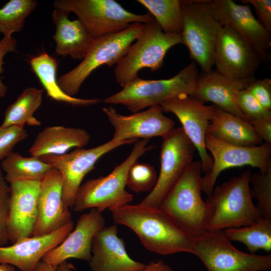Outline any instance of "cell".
<instances>
[{
	"mask_svg": "<svg viewBox=\"0 0 271 271\" xmlns=\"http://www.w3.org/2000/svg\"><path fill=\"white\" fill-rule=\"evenodd\" d=\"M24 127L16 125L0 126V161H3L13 152L15 146L28 137Z\"/></svg>",
	"mask_w": 271,
	"mask_h": 271,
	"instance_id": "cell-36",
	"label": "cell"
},
{
	"mask_svg": "<svg viewBox=\"0 0 271 271\" xmlns=\"http://www.w3.org/2000/svg\"><path fill=\"white\" fill-rule=\"evenodd\" d=\"M202 172L200 160L193 162L160 206L192 238L207 230V208L201 195Z\"/></svg>",
	"mask_w": 271,
	"mask_h": 271,
	"instance_id": "cell-5",
	"label": "cell"
},
{
	"mask_svg": "<svg viewBox=\"0 0 271 271\" xmlns=\"http://www.w3.org/2000/svg\"><path fill=\"white\" fill-rule=\"evenodd\" d=\"M72 265L64 261L60 264L57 267V271H71Z\"/></svg>",
	"mask_w": 271,
	"mask_h": 271,
	"instance_id": "cell-44",
	"label": "cell"
},
{
	"mask_svg": "<svg viewBox=\"0 0 271 271\" xmlns=\"http://www.w3.org/2000/svg\"><path fill=\"white\" fill-rule=\"evenodd\" d=\"M182 43L180 35L164 33L153 19L144 24L141 35L129 47L125 55L116 64V82L123 87L138 77L143 68L157 71L163 66L168 51Z\"/></svg>",
	"mask_w": 271,
	"mask_h": 271,
	"instance_id": "cell-7",
	"label": "cell"
},
{
	"mask_svg": "<svg viewBox=\"0 0 271 271\" xmlns=\"http://www.w3.org/2000/svg\"><path fill=\"white\" fill-rule=\"evenodd\" d=\"M207 135L227 144L241 146H257L263 142L251 123L216 105Z\"/></svg>",
	"mask_w": 271,
	"mask_h": 271,
	"instance_id": "cell-26",
	"label": "cell"
},
{
	"mask_svg": "<svg viewBox=\"0 0 271 271\" xmlns=\"http://www.w3.org/2000/svg\"><path fill=\"white\" fill-rule=\"evenodd\" d=\"M160 171L153 189L139 204L159 207L163 199L193 162L196 149L182 127L174 128L163 138Z\"/></svg>",
	"mask_w": 271,
	"mask_h": 271,
	"instance_id": "cell-11",
	"label": "cell"
},
{
	"mask_svg": "<svg viewBox=\"0 0 271 271\" xmlns=\"http://www.w3.org/2000/svg\"><path fill=\"white\" fill-rule=\"evenodd\" d=\"M72 220L47 234L21 239L9 246H0V263L32 271L49 251L60 244L73 229Z\"/></svg>",
	"mask_w": 271,
	"mask_h": 271,
	"instance_id": "cell-20",
	"label": "cell"
},
{
	"mask_svg": "<svg viewBox=\"0 0 271 271\" xmlns=\"http://www.w3.org/2000/svg\"><path fill=\"white\" fill-rule=\"evenodd\" d=\"M40 181H21L10 183L7 232L12 244L31 236L38 216Z\"/></svg>",
	"mask_w": 271,
	"mask_h": 271,
	"instance_id": "cell-18",
	"label": "cell"
},
{
	"mask_svg": "<svg viewBox=\"0 0 271 271\" xmlns=\"http://www.w3.org/2000/svg\"><path fill=\"white\" fill-rule=\"evenodd\" d=\"M117 232L115 224L104 226L95 235L88 261L91 271H141L145 267L146 263L129 256Z\"/></svg>",
	"mask_w": 271,
	"mask_h": 271,
	"instance_id": "cell-21",
	"label": "cell"
},
{
	"mask_svg": "<svg viewBox=\"0 0 271 271\" xmlns=\"http://www.w3.org/2000/svg\"><path fill=\"white\" fill-rule=\"evenodd\" d=\"M53 6L75 14L93 39L154 19L150 13H131L113 0H57Z\"/></svg>",
	"mask_w": 271,
	"mask_h": 271,
	"instance_id": "cell-9",
	"label": "cell"
},
{
	"mask_svg": "<svg viewBox=\"0 0 271 271\" xmlns=\"http://www.w3.org/2000/svg\"><path fill=\"white\" fill-rule=\"evenodd\" d=\"M1 168L6 173L5 178L9 184L21 181L41 182L54 169L39 157H25L14 152L2 161Z\"/></svg>",
	"mask_w": 271,
	"mask_h": 271,
	"instance_id": "cell-28",
	"label": "cell"
},
{
	"mask_svg": "<svg viewBox=\"0 0 271 271\" xmlns=\"http://www.w3.org/2000/svg\"><path fill=\"white\" fill-rule=\"evenodd\" d=\"M137 139L110 141L90 149L77 148L60 155H49L39 158L61 174L62 199L64 205L72 208L78 191L85 176L94 168L97 161L105 154L119 146L134 143Z\"/></svg>",
	"mask_w": 271,
	"mask_h": 271,
	"instance_id": "cell-13",
	"label": "cell"
},
{
	"mask_svg": "<svg viewBox=\"0 0 271 271\" xmlns=\"http://www.w3.org/2000/svg\"><path fill=\"white\" fill-rule=\"evenodd\" d=\"M70 13L55 8L52 18L56 26L53 38L56 42V53L63 56H69L74 59L83 60L94 39L88 33L80 20L71 21Z\"/></svg>",
	"mask_w": 271,
	"mask_h": 271,
	"instance_id": "cell-24",
	"label": "cell"
},
{
	"mask_svg": "<svg viewBox=\"0 0 271 271\" xmlns=\"http://www.w3.org/2000/svg\"><path fill=\"white\" fill-rule=\"evenodd\" d=\"M192 254L208 271H264L271 269V255L246 253L235 247L224 230H207L193 238Z\"/></svg>",
	"mask_w": 271,
	"mask_h": 271,
	"instance_id": "cell-8",
	"label": "cell"
},
{
	"mask_svg": "<svg viewBox=\"0 0 271 271\" xmlns=\"http://www.w3.org/2000/svg\"><path fill=\"white\" fill-rule=\"evenodd\" d=\"M0 271H16L15 266L12 265L0 263Z\"/></svg>",
	"mask_w": 271,
	"mask_h": 271,
	"instance_id": "cell-45",
	"label": "cell"
},
{
	"mask_svg": "<svg viewBox=\"0 0 271 271\" xmlns=\"http://www.w3.org/2000/svg\"><path fill=\"white\" fill-rule=\"evenodd\" d=\"M90 140V135L81 128L53 126L38 133L29 150L31 156L60 155L72 148H82Z\"/></svg>",
	"mask_w": 271,
	"mask_h": 271,
	"instance_id": "cell-25",
	"label": "cell"
},
{
	"mask_svg": "<svg viewBox=\"0 0 271 271\" xmlns=\"http://www.w3.org/2000/svg\"><path fill=\"white\" fill-rule=\"evenodd\" d=\"M253 80L231 79L216 71L202 72L199 75L195 89L191 96L204 103L212 102L247 121L235 102L234 95L236 92L246 88Z\"/></svg>",
	"mask_w": 271,
	"mask_h": 271,
	"instance_id": "cell-23",
	"label": "cell"
},
{
	"mask_svg": "<svg viewBox=\"0 0 271 271\" xmlns=\"http://www.w3.org/2000/svg\"><path fill=\"white\" fill-rule=\"evenodd\" d=\"M164 112L173 113L182 125L185 134L198 152L202 171L209 172L212 159L205 148V140L216 105H208L189 95H181L161 103Z\"/></svg>",
	"mask_w": 271,
	"mask_h": 271,
	"instance_id": "cell-15",
	"label": "cell"
},
{
	"mask_svg": "<svg viewBox=\"0 0 271 271\" xmlns=\"http://www.w3.org/2000/svg\"><path fill=\"white\" fill-rule=\"evenodd\" d=\"M57 267L41 260L32 271H57Z\"/></svg>",
	"mask_w": 271,
	"mask_h": 271,
	"instance_id": "cell-43",
	"label": "cell"
},
{
	"mask_svg": "<svg viewBox=\"0 0 271 271\" xmlns=\"http://www.w3.org/2000/svg\"><path fill=\"white\" fill-rule=\"evenodd\" d=\"M200 1L221 26H227L240 34L251 45L261 61L269 62L270 33L254 17L248 5L231 0Z\"/></svg>",
	"mask_w": 271,
	"mask_h": 271,
	"instance_id": "cell-14",
	"label": "cell"
},
{
	"mask_svg": "<svg viewBox=\"0 0 271 271\" xmlns=\"http://www.w3.org/2000/svg\"><path fill=\"white\" fill-rule=\"evenodd\" d=\"M265 108L271 110V79L253 80L245 88Z\"/></svg>",
	"mask_w": 271,
	"mask_h": 271,
	"instance_id": "cell-38",
	"label": "cell"
},
{
	"mask_svg": "<svg viewBox=\"0 0 271 271\" xmlns=\"http://www.w3.org/2000/svg\"><path fill=\"white\" fill-rule=\"evenodd\" d=\"M29 63L32 70L51 99L78 106H87L100 103V98L82 99L70 96L59 87L56 79L58 63L55 59L43 52L31 58Z\"/></svg>",
	"mask_w": 271,
	"mask_h": 271,
	"instance_id": "cell-27",
	"label": "cell"
},
{
	"mask_svg": "<svg viewBox=\"0 0 271 271\" xmlns=\"http://www.w3.org/2000/svg\"><path fill=\"white\" fill-rule=\"evenodd\" d=\"M243 4H250L257 16V20L269 33L271 32V1L247 0L241 1Z\"/></svg>",
	"mask_w": 271,
	"mask_h": 271,
	"instance_id": "cell-39",
	"label": "cell"
},
{
	"mask_svg": "<svg viewBox=\"0 0 271 271\" xmlns=\"http://www.w3.org/2000/svg\"><path fill=\"white\" fill-rule=\"evenodd\" d=\"M198 76L197 64L193 62L168 79L147 80L138 77L103 101L121 104L136 113L181 95H192Z\"/></svg>",
	"mask_w": 271,
	"mask_h": 271,
	"instance_id": "cell-3",
	"label": "cell"
},
{
	"mask_svg": "<svg viewBox=\"0 0 271 271\" xmlns=\"http://www.w3.org/2000/svg\"><path fill=\"white\" fill-rule=\"evenodd\" d=\"M235 102L250 123L271 118V110L262 105L245 88L235 92Z\"/></svg>",
	"mask_w": 271,
	"mask_h": 271,
	"instance_id": "cell-35",
	"label": "cell"
},
{
	"mask_svg": "<svg viewBox=\"0 0 271 271\" xmlns=\"http://www.w3.org/2000/svg\"><path fill=\"white\" fill-rule=\"evenodd\" d=\"M43 90L35 87L26 88L16 100L8 107L4 120L0 125H12L24 127L25 124L39 125L40 121L33 115L42 102Z\"/></svg>",
	"mask_w": 271,
	"mask_h": 271,
	"instance_id": "cell-29",
	"label": "cell"
},
{
	"mask_svg": "<svg viewBox=\"0 0 271 271\" xmlns=\"http://www.w3.org/2000/svg\"><path fill=\"white\" fill-rule=\"evenodd\" d=\"M167 34L180 35L183 20L179 0H138Z\"/></svg>",
	"mask_w": 271,
	"mask_h": 271,
	"instance_id": "cell-31",
	"label": "cell"
},
{
	"mask_svg": "<svg viewBox=\"0 0 271 271\" xmlns=\"http://www.w3.org/2000/svg\"><path fill=\"white\" fill-rule=\"evenodd\" d=\"M205 145L212 159L210 171L202 177V191L208 196L214 188L219 174L226 169L249 166L266 173L271 168V144L237 146L220 141L206 134Z\"/></svg>",
	"mask_w": 271,
	"mask_h": 271,
	"instance_id": "cell-12",
	"label": "cell"
},
{
	"mask_svg": "<svg viewBox=\"0 0 271 271\" xmlns=\"http://www.w3.org/2000/svg\"><path fill=\"white\" fill-rule=\"evenodd\" d=\"M8 184L0 167V246H5L9 242L6 226L10 201Z\"/></svg>",
	"mask_w": 271,
	"mask_h": 271,
	"instance_id": "cell-37",
	"label": "cell"
},
{
	"mask_svg": "<svg viewBox=\"0 0 271 271\" xmlns=\"http://www.w3.org/2000/svg\"><path fill=\"white\" fill-rule=\"evenodd\" d=\"M182 43L203 72L212 70L215 48L222 26L200 0L181 1Z\"/></svg>",
	"mask_w": 271,
	"mask_h": 271,
	"instance_id": "cell-10",
	"label": "cell"
},
{
	"mask_svg": "<svg viewBox=\"0 0 271 271\" xmlns=\"http://www.w3.org/2000/svg\"><path fill=\"white\" fill-rule=\"evenodd\" d=\"M69 208L62 199V178L54 169L41 181L38 216L32 236L50 233L71 220Z\"/></svg>",
	"mask_w": 271,
	"mask_h": 271,
	"instance_id": "cell-22",
	"label": "cell"
},
{
	"mask_svg": "<svg viewBox=\"0 0 271 271\" xmlns=\"http://www.w3.org/2000/svg\"><path fill=\"white\" fill-rule=\"evenodd\" d=\"M256 133L264 143L271 144V118L251 123Z\"/></svg>",
	"mask_w": 271,
	"mask_h": 271,
	"instance_id": "cell-41",
	"label": "cell"
},
{
	"mask_svg": "<svg viewBox=\"0 0 271 271\" xmlns=\"http://www.w3.org/2000/svg\"><path fill=\"white\" fill-rule=\"evenodd\" d=\"M102 110L113 127L112 139L115 140L163 138L175 128V121L164 114L160 105L127 115L118 113L112 106L103 107Z\"/></svg>",
	"mask_w": 271,
	"mask_h": 271,
	"instance_id": "cell-17",
	"label": "cell"
},
{
	"mask_svg": "<svg viewBox=\"0 0 271 271\" xmlns=\"http://www.w3.org/2000/svg\"><path fill=\"white\" fill-rule=\"evenodd\" d=\"M224 231L230 241L242 242L250 253L259 250L270 252L271 219L262 217L251 225Z\"/></svg>",
	"mask_w": 271,
	"mask_h": 271,
	"instance_id": "cell-30",
	"label": "cell"
},
{
	"mask_svg": "<svg viewBox=\"0 0 271 271\" xmlns=\"http://www.w3.org/2000/svg\"><path fill=\"white\" fill-rule=\"evenodd\" d=\"M141 271H174L173 268L162 260L151 261Z\"/></svg>",
	"mask_w": 271,
	"mask_h": 271,
	"instance_id": "cell-42",
	"label": "cell"
},
{
	"mask_svg": "<svg viewBox=\"0 0 271 271\" xmlns=\"http://www.w3.org/2000/svg\"><path fill=\"white\" fill-rule=\"evenodd\" d=\"M105 224L102 212L91 209L80 216L75 228L60 244L46 253L42 260L57 267L69 258L89 261L94 236Z\"/></svg>",
	"mask_w": 271,
	"mask_h": 271,
	"instance_id": "cell-19",
	"label": "cell"
},
{
	"mask_svg": "<svg viewBox=\"0 0 271 271\" xmlns=\"http://www.w3.org/2000/svg\"><path fill=\"white\" fill-rule=\"evenodd\" d=\"M144 28V24L132 23L121 31L94 39L82 61L59 78L57 82L60 88L67 95L74 97L94 70L103 65H116L141 35Z\"/></svg>",
	"mask_w": 271,
	"mask_h": 271,
	"instance_id": "cell-6",
	"label": "cell"
},
{
	"mask_svg": "<svg viewBox=\"0 0 271 271\" xmlns=\"http://www.w3.org/2000/svg\"><path fill=\"white\" fill-rule=\"evenodd\" d=\"M261 61L253 48L240 34L222 26L215 52L216 71L231 79L253 78Z\"/></svg>",
	"mask_w": 271,
	"mask_h": 271,
	"instance_id": "cell-16",
	"label": "cell"
},
{
	"mask_svg": "<svg viewBox=\"0 0 271 271\" xmlns=\"http://www.w3.org/2000/svg\"><path fill=\"white\" fill-rule=\"evenodd\" d=\"M34 0H11L0 9V33L4 36H12L20 31L26 18L36 8Z\"/></svg>",
	"mask_w": 271,
	"mask_h": 271,
	"instance_id": "cell-32",
	"label": "cell"
},
{
	"mask_svg": "<svg viewBox=\"0 0 271 271\" xmlns=\"http://www.w3.org/2000/svg\"><path fill=\"white\" fill-rule=\"evenodd\" d=\"M157 179V172L153 166L137 161L129 170L126 186L136 193H150L154 188Z\"/></svg>",
	"mask_w": 271,
	"mask_h": 271,
	"instance_id": "cell-33",
	"label": "cell"
},
{
	"mask_svg": "<svg viewBox=\"0 0 271 271\" xmlns=\"http://www.w3.org/2000/svg\"><path fill=\"white\" fill-rule=\"evenodd\" d=\"M16 47V40L12 36H4L0 41V98L3 97L8 90L7 86L3 84L1 78V74L4 71L3 59L5 55L8 52H15Z\"/></svg>",
	"mask_w": 271,
	"mask_h": 271,
	"instance_id": "cell-40",
	"label": "cell"
},
{
	"mask_svg": "<svg viewBox=\"0 0 271 271\" xmlns=\"http://www.w3.org/2000/svg\"><path fill=\"white\" fill-rule=\"evenodd\" d=\"M110 211L115 224L130 229L148 250L162 255L192 253L193 238L161 207L126 204Z\"/></svg>",
	"mask_w": 271,
	"mask_h": 271,
	"instance_id": "cell-1",
	"label": "cell"
},
{
	"mask_svg": "<svg viewBox=\"0 0 271 271\" xmlns=\"http://www.w3.org/2000/svg\"><path fill=\"white\" fill-rule=\"evenodd\" d=\"M251 197L257 201L256 207L262 217L271 219V168L266 173L260 171L251 174Z\"/></svg>",
	"mask_w": 271,
	"mask_h": 271,
	"instance_id": "cell-34",
	"label": "cell"
},
{
	"mask_svg": "<svg viewBox=\"0 0 271 271\" xmlns=\"http://www.w3.org/2000/svg\"><path fill=\"white\" fill-rule=\"evenodd\" d=\"M251 174L249 171H244L213 189L205 200L207 230L248 226L262 218L252 201Z\"/></svg>",
	"mask_w": 271,
	"mask_h": 271,
	"instance_id": "cell-2",
	"label": "cell"
},
{
	"mask_svg": "<svg viewBox=\"0 0 271 271\" xmlns=\"http://www.w3.org/2000/svg\"><path fill=\"white\" fill-rule=\"evenodd\" d=\"M148 139L134 143L126 159L108 175L89 179L80 187L72 208L75 212L96 209L102 212L129 204L133 195L125 190L127 174L138 159L155 147L148 145Z\"/></svg>",
	"mask_w": 271,
	"mask_h": 271,
	"instance_id": "cell-4",
	"label": "cell"
}]
</instances>
